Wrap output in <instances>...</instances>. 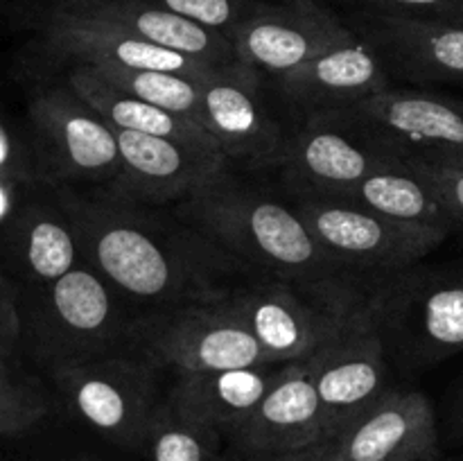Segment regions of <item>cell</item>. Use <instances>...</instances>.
I'll use <instances>...</instances> for the list:
<instances>
[{
    "label": "cell",
    "instance_id": "cell-1",
    "mask_svg": "<svg viewBox=\"0 0 463 461\" xmlns=\"http://www.w3.org/2000/svg\"><path fill=\"white\" fill-rule=\"evenodd\" d=\"M81 265L90 267L140 325L224 298L249 274L172 206H147L109 190L57 185Z\"/></svg>",
    "mask_w": 463,
    "mask_h": 461
},
{
    "label": "cell",
    "instance_id": "cell-2",
    "mask_svg": "<svg viewBox=\"0 0 463 461\" xmlns=\"http://www.w3.org/2000/svg\"><path fill=\"white\" fill-rule=\"evenodd\" d=\"M172 208L247 271L285 280L339 312L364 310L378 289L335 260L279 185L258 174L226 167Z\"/></svg>",
    "mask_w": 463,
    "mask_h": 461
},
{
    "label": "cell",
    "instance_id": "cell-3",
    "mask_svg": "<svg viewBox=\"0 0 463 461\" xmlns=\"http://www.w3.org/2000/svg\"><path fill=\"white\" fill-rule=\"evenodd\" d=\"M18 315L21 355L43 375L140 346L138 316L86 265L18 289Z\"/></svg>",
    "mask_w": 463,
    "mask_h": 461
},
{
    "label": "cell",
    "instance_id": "cell-4",
    "mask_svg": "<svg viewBox=\"0 0 463 461\" xmlns=\"http://www.w3.org/2000/svg\"><path fill=\"white\" fill-rule=\"evenodd\" d=\"M54 409L143 461L149 429L167 398L170 375L143 346L45 375Z\"/></svg>",
    "mask_w": 463,
    "mask_h": 461
},
{
    "label": "cell",
    "instance_id": "cell-5",
    "mask_svg": "<svg viewBox=\"0 0 463 461\" xmlns=\"http://www.w3.org/2000/svg\"><path fill=\"white\" fill-rule=\"evenodd\" d=\"M401 375L463 351V265H414L384 280L366 306Z\"/></svg>",
    "mask_w": 463,
    "mask_h": 461
},
{
    "label": "cell",
    "instance_id": "cell-6",
    "mask_svg": "<svg viewBox=\"0 0 463 461\" xmlns=\"http://www.w3.org/2000/svg\"><path fill=\"white\" fill-rule=\"evenodd\" d=\"M27 134L45 181L75 190L116 188V131L71 84H50L30 99Z\"/></svg>",
    "mask_w": 463,
    "mask_h": 461
},
{
    "label": "cell",
    "instance_id": "cell-7",
    "mask_svg": "<svg viewBox=\"0 0 463 461\" xmlns=\"http://www.w3.org/2000/svg\"><path fill=\"white\" fill-rule=\"evenodd\" d=\"M199 122L231 170L247 174L274 172L294 129L269 81L247 63L202 80Z\"/></svg>",
    "mask_w": 463,
    "mask_h": 461
},
{
    "label": "cell",
    "instance_id": "cell-8",
    "mask_svg": "<svg viewBox=\"0 0 463 461\" xmlns=\"http://www.w3.org/2000/svg\"><path fill=\"white\" fill-rule=\"evenodd\" d=\"M289 199V197H288ZM321 247L373 285L419 265L441 247L448 230L410 224L328 199H289Z\"/></svg>",
    "mask_w": 463,
    "mask_h": 461
},
{
    "label": "cell",
    "instance_id": "cell-9",
    "mask_svg": "<svg viewBox=\"0 0 463 461\" xmlns=\"http://www.w3.org/2000/svg\"><path fill=\"white\" fill-rule=\"evenodd\" d=\"M330 118L401 161L463 158V99L392 84Z\"/></svg>",
    "mask_w": 463,
    "mask_h": 461
},
{
    "label": "cell",
    "instance_id": "cell-10",
    "mask_svg": "<svg viewBox=\"0 0 463 461\" xmlns=\"http://www.w3.org/2000/svg\"><path fill=\"white\" fill-rule=\"evenodd\" d=\"M224 303L271 364L307 360L362 312L346 315L285 280L251 271L226 294Z\"/></svg>",
    "mask_w": 463,
    "mask_h": 461
},
{
    "label": "cell",
    "instance_id": "cell-11",
    "mask_svg": "<svg viewBox=\"0 0 463 461\" xmlns=\"http://www.w3.org/2000/svg\"><path fill=\"white\" fill-rule=\"evenodd\" d=\"M398 161L337 118L319 116L294 125L274 174L285 197L333 202L371 172Z\"/></svg>",
    "mask_w": 463,
    "mask_h": 461
},
{
    "label": "cell",
    "instance_id": "cell-12",
    "mask_svg": "<svg viewBox=\"0 0 463 461\" xmlns=\"http://www.w3.org/2000/svg\"><path fill=\"white\" fill-rule=\"evenodd\" d=\"M306 362L319 398L326 438L339 437L393 387L392 362L366 307Z\"/></svg>",
    "mask_w": 463,
    "mask_h": 461
},
{
    "label": "cell",
    "instance_id": "cell-13",
    "mask_svg": "<svg viewBox=\"0 0 463 461\" xmlns=\"http://www.w3.org/2000/svg\"><path fill=\"white\" fill-rule=\"evenodd\" d=\"M140 346L170 378L271 364L224 298L147 321L140 325Z\"/></svg>",
    "mask_w": 463,
    "mask_h": 461
},
{
    "label": "cell",
    "instance_id": "cell-14",
    "mask_svg": "<svg viewBox=\"0 0 463 461\" xmlns=\"http://www.w3.org/2000/svg\"><path fill=\"white\" fill-rule=\"evenodd\" d=\"M357 32L321 0H271L233 36L240 61L276 80L333 48Z\"/></svg>",
    "mask_w": 463,
    "mask_h": 461
},
{
    "label": "cell",
    "instance_id": "cell-15",
    "mask_svg": "<svg viewBox=\"0 0 463 461\" xmlns=\"http://www.w3.org/2000/svg\"><path fill=\"white\" fill-rule=\"evenodd\" d=\"M267 81L294 125L307 118L346 111L393 84L383 54L362 34Z\"/></svg>",
    "mask_w": 463,
    "mask_h": 461
},
{
    "label": "cell",
    "instance_id": "cell-16",
    "mask_svg": "<svg viewBox=\"0 0 463 461\" xmlns=\"http://www.w3.org/2000/svg\"><path fill=\"white\" fill-rule=\"evenodd\" d=\"M113 131L120 152V179L109 193L138 203L179 206L229 167L224 154L211 145Z\"/></svg>",
    "mask_w": 463,
    "mask_h": 461
},
{
    "label": "cell",
    "instance_id": "cell-17",
    "mask_svg": "<svg viewBox=\"0 0 463 461\" xmlns=\"http://www.w3.org/2000/svg\"><path fill=\"white\" fill-rule=\"evenodd\" d=\"M80 265L75 229L57 183L41 181L0 233V267L18 289H36Z\"/></svg>",
    "mask_w": 463,
    "mask_h": 461
},
{
    "label": "cell",
    "instance_id": "cell-18",
    "mask_svg": "<svg viewBox=\"0 0 463 461\" xmlns=\"http://www.w3.org/2000/svg\"><path fill=\"white\" fill-rule=\"evenodd\" d=\"M333 441L342 461L443 459L437 409L414 384H393Z\"/></svg>",
    "mask_w": 463,
    "mask_h": 461
},
{
    "label": "cell",
    "instance_id": "cell-19",
    "mask_svg": "<svg viewBox=\"0 0 463 461\" xmlns=\"http://www.w3.org/2000/svg\"><path fill=\"white\" fill-rule=\"evenodd\" d=\"M348 25L383 54L393 84H463V25L353 9Z\"/></svg>",
    "mask_w": 463,
    "mask_h": 461
},
{
    "label": "cell",
    "instance_id": "cell-20",
    "mask_svg": "<svg viewBox=\"0 0 463 461\" xmlns=\"http://www.w3.org/2000/svg\"><path fill=\"white\" fill-rule=\"evenodd\" d=\"M240 461H262L326 441L307 362H289L260 402L224 434Z\"/></svg>",
    "mask_w": 463,
    "mask_h": 461
},
{
    "label": "cell",
    "instance_id": "cell-21",
    "mask_svg": "<svg viewBox=\"0 0 463 461\" xmlns=\"http://www.w3.org/2000/svg\"><path fill=\"white\" fill-rule=\"evenodd\" d=\"M45 18L120 32L226 71L242 66L229 36L197 25L149 0H59L41 21Z\"/></svg>",
    "mask_w": 463,
    "mask_h": 461
},
{
    "label": "cell",
    "instance_id": "cell-22",
    "mask_svg": "<svg viewBox=\"0 0 463 461\" xmlns=\"http://www.w3.org/2000/svg\"><path fill=\"white\" fill-rule=\"evenodd\" d=\"M41 50L48 59L71 66H113L136 68V71H163L208 80L226 68L211 66L206 61L134 39L102 27L81 25L59 18H45L39 23ZM240 68V66H238ZM233 71V68H229Z\"/></svg>",
    "mask_w": 463,
    "mask_h": 461
},
{
    "label": "cell",
    "instance_id": "cell-23",
    "mask_svg": "<svg viewBox=\"0 0 463 461\" xmlns=\"http://www.w3.org/2000/svg\"><path fill=\"white\" fill-rule=\"evenodd\" d=\"M285 366L258 364L175 375L167 387V400L184 416L211 425L224 437L265 398Z\"/></svg>",
    "mask_w": 463,
    "mask_h": 461
},
{
    "label": "cell",
    "instance_id": "cell-24",
    "mask_svg": "<svg viewBox=\"0 0 463 461\" xmlns=\"http://www.w3.org/2000/svg\"><path fill=\"white\" fill-rule=\"evenodd\" d=\"M333 202L366 208L398 221L443 229L448 233L459 229L432 185L411 167L410 161H398L371 172Z\"/></svg>",
    "mask_w": 463,
    "mask_h": 461
},
{
    "label": "cell",
    "instance_id": "cell-25",
    "mask_svg": "<svg viewBox=\"0 0 463 461\" xmlns=\"http://www.w3.org/2000/svg\"><path fill=\"white\" fill-rule=\"evenodd\" d=\"M63 81L71 84L107 120L111 129L136 131V134L161 136V138L217 147L215 140L203 131L202 125L188 120V118L175 116V113L154 107L149 102H143V99L134 98V95L125 93L116 86L107 84L86 66L66 68Z\"/></svg>",
    "mask_w": 463,
    "mask_h": 461
},
{
    "label": "cell",
    "instance_id": "cell-26",
    "mask_svg": "<svg viewBox=\"0 0 463 461\" xmlns=\"http://www.w3.org/2000/svg\"><path fill=\"white\" fill-rule=\"evenodd\" d=\"M0 461H134L57 409L30 432L0 443Z\"/></svg>",
    "mask_w": 463,
    "mask_h": 461
},
{
    "label": "cell",
    "instance_id": "cell-27",
    "mask_svg": "<svg viewBox=\"0 0 463 461\" xmlns=\"http://www.w3.org/2000/svg\"><path fill=\"white\" fill-rule=\"evenodd\" d=\"M54 411L48 378L21 353L0 355V443L30 432Z\"/></svg>",
    "mask_w": 463,
    "mask_h": 461
},
{
    "label": "cell",
    "instance_id": "cell-28",
    "mask_svg": "<svg viewBox=\"0 0 463 461\" xmlns=\"http://www.w3.org/2000/svg\"><path fill=\"white\" fill-rule=\"evenodd\" d=\"M145 461H238V456L215 428L188 419L165 398L149 429Z\"/></svg>",
    "mask_w": 463,
    "mask_h": 461
},
{
    "label": "cell",
    "instance_id": "cell-29",
    "mask_svg": "<svg viewBox=\"0 0 463 461\" xmlns=\"http://www.w3.org/2000/svg\"><path fill=\"white\" fill-rule=\"evenodd\" d=\"M90 72L104 80L107 84L154 104L158 108L199 122L202 113V80L179 72L163 71H136V68H113V66H86ZM206 131V129H203Z\"/></svg>",
    "mask_w": 463,
    "mask_h": 461
},
{
    "label": "cell",
    "instance_id": "cell-30",
    "mask_svg": "<svg viewBox=\"0 0 463 461\" xmlns=\"http://www.w3.org/2000/svg\"><path fill=\"white\" fill-rule=\"evenodd\" d=\"M149 3L179 14L208 30L220 32L233 41L235 32L271 0H149Z\"/></svg>",
    "mask_w": 463,
    "mask_h": 461
},
{
    "label": "cell",
    "instance_id": "cell-31",
    "mask_svg": "<svg viewBox=\"0 0 463 461\" xmlns=\"http://www.w3.org/2000/svg\"><path fill=\"white\" fill-rule=\"evenodd\" d=\"M0 181L16 185H34L45 181L30 134L0 116Z\"/></svg>",
    "mask_w": 463,
    "mask_h": 461
},
{
    "label": "cell",
    "instance_id": "cell-32",
    "mask_svg": "<svg viewBox=\"0 0 463 461\" xmlns=\"http://www.w3.org/2000/svg\"><path fill=\"white\" fill-rule=\"evenodd\" d=\"M355 9L463 25V0H351Z\"/></svg>",
    "mask_w": 463,
    "mask_h": 461
},
{
    "label": "cell",
    "instance_id": "cell-33",
    "mask_svg": "<svg viewBox=\"0 0 463 461\" xmlns=\"http://www.w3.org/2000/svg\"><path fill=\"white\" fill-rule=\"evenodd\" d=\"M411 167L432 185L457 226L463 229V165L455 161H410Z\"/></svg>",
    "mask_w": 463,
    "mask_h": 461
},
{
    "label": "cell",
    "instance_id": "cell-34",
    "mask_svg": "<svg viewBox=\"0 0 463 461\" xmlns=\"http://www.w3.org/2000/svg\"><path fill=\"white\" fill-rule=\"evenodd\" d=\"M21 353V315H18V287L0 267V355Z\"/></svg>",
    "mask_w": 463,
    "mask_h": 461
},
{
    "label": "cell",
    "instance_id": "cell-35",
    "mask_svg": "<svg viewBox=\"0 0 463 461\" xmlns=\"http://www.w3.org/2000/svg\"><path fill=\"white\" fill-rule=\"evenodd\" d=\"M34 185H16L0 181V233H3L5 226L14 220V215H16L18 208H21L23 199L27 197V193H30Z\"/></svg>",
    "mask_w": 463,
    "mask_h": 461
},
{
    "label": "cell",
    "instance_id": "cell-36",
    "mask_svg": "<svg viewBox=\"0 0 463 461\" xmlns=\"http://www.w3.org/2000/svg\"><path fill=\"white\" fill-rule=\"evenodd\" d=\"M262 461H342V459H339L337 443H335L333 438H326V441L315 443V446H307L303 447V450L289 452V455L274 456V459H262Z\"/></svg>",
    "mask_w": 463,
    "mask_h": 461
},
{
    "label": "cell",
    "instance_id": "cell-37",
    "mask_svg": "<svg viewBox=\"0 0 463 461\" xmlns=\"http://www.w3.org/2000/svg\"><path fill=\"white\" fill-rule=\"evenodd\" d=\"M448 437L457 446H463V384L452 396L450 407H448Z\"/></svg>",
    "mask_w": 463,
    "mask_h": 461
},
{
    "label": "cell",
    "instance_id": "cell-38",
    "mask_svg": "<svg viewBox=\"0 0 463 461\" xmlns=\"http://www.w3.org/2000/svg\"><path fill=\"white\" fill-rule=\"evenodd\" d=\"M441 461H463V455H459V456H452V459H441Z\"/></svg>",
    "mask_w": 463,
    "mask_h": 461
},
{
    "label": "cell",
    "instance_id": "cell-39",
    "mask_svg": "<svg viewBox=\"0 0 463 461\" xmlns=\"http://www.w3.org/2000/svg\"><path fill=\"white\" fill-rule=\"evenodd\" d=\"M455 163H461V165H463V158H455Z\"/></svg>",
    "mask_w": 463,
    "mask_h": 461
}]
</instances>
